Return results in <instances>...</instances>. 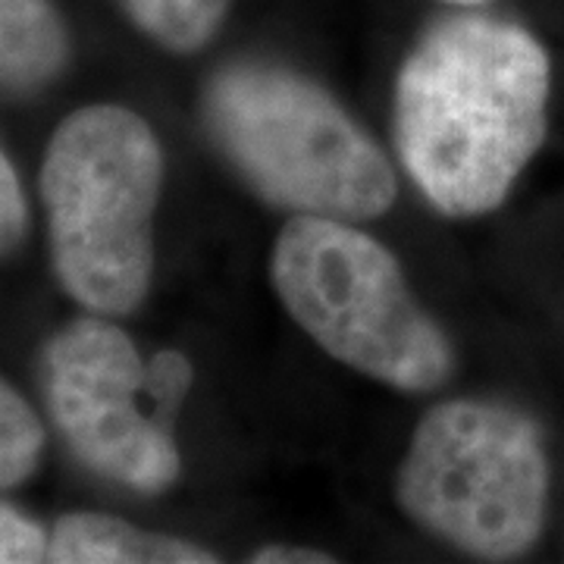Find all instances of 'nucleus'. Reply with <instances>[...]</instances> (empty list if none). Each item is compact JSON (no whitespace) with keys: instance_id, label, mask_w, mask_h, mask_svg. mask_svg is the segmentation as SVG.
I'll list each match as a JSON object with an SVG mask.
<instances>
[{"instance_id":"11","label":"nucleus","mask_w":564,"mask_h":564,"mask_svg":"<svg viewBox=\"0 0 564 564\" xmlns=\"http://www.w3.org/2000/svg\"><path fill=\"white\" fill-rule=\"evenodd\" d=\"M51 536L25 511L0 502V564L47 562Z\"/></svg>"},{"instance_id":"10","label":"nucleus","mask_w":564,"mask_h":564,"mask_svg":"<svg viewBox=\"0 0 564 564\" xmlns=\"http://www.w3.org/2000/svg\"><path fill=\"white\" fill-rule=\"evenodd\" d=\"M44 452V423L35 408L0 377V489L25 484Z\"/></svg>"},{"instance_id":"13","label":"nucleus","mask_w":564,"mask_h":564,"mask_svg":"<svg viewBox=\"0 0 564 564\" xmlns=\"http://www.w3.org/2000/svg\"><path fill=\"white\" fill-rule=\"evenodd\" d=\"M192 364L182 351H161L154 355V361L148 364V383H144V395L154 399L161 414L176 411L185 392L192 389Z\"/></svg>"},{"instance_id":"12","label":"nucleus","mask_w":564,"mask_h":564,"mask_svg":"<svg viewBox=\"0 0 564 564\" xmlns=\"http://www.w3.org/2000/svg\"><path fill=\"white\" fill-rule=\"evenodd\" d=\"M29 236V204L17 176V166L10 163L7 151L0 148V261L17 254Z\"/></svg>"},{"instance_id":"9","label":"nucleus","mask_w":564,"mask_h":564,"mask_svg":"<svg viewBox=\"0 0 564 564\" xmlns=\"http://www.w3.org/2000/svg\"><path fill=\"white\" fill-rule=\"evenodd\" d=\"M232 0H120L126 17L173 54H195L220 32Z\"/></svg>"},{"instance_id":"2","label":"nucleus","mask_w":564,"mask_h":564,"mask_svg":"<svg viewBox=\"0 0 564 564\" xmlns=\"http://www.w3.org/2000/svg\"><path fill=\"white\" fill-rule=\"evenodd\" d=\"M204 126L263 202L299 217L367 223L395 204L399 180L383 148L323 85L276 63L214 73Z\"/></svg>"},{"instance_id":"7","label":"nucleus","mask_w":564,"mask_h":564,"mask_svg":"<svg viewBox=\"0 0 564 564\" xmlns=\"http://www.w3.org/2000/svg\"><path fill=\"white\" fill-rule=\"evenodd\" d=\"M54 564H214L204 545L166 533H148L113 514L76 511L63 514L51 530Z\"/></svg>"},{"instance_id":"6","label":"nucleus","mask_w":564,"mask_h":564,"mask_svg":"<svg viewBox=\"0 0 564 564\" xmlns=\"http://www.w3.org/2000/svg\"><path fill=\"white\" fill-rule=\"evenodd\" d=\"M144 383L135 343L101 314L63 326L41 351V392L69 452L110 484L161 496L182 458L166 423L141 411Z\"/></svg>"},{"instance_id":"14","label":"nucleus","mask_w":564,"mask_h":564,"mask_svg":"<svg viewBox=\"0 0 564 564\" xmlns=\"http://www.w3.org/2000/svg\"><path fill=\"white\" fill-rule=\"evenodd\" d=\"M254 564H333L336 558L317 552V549H299V545H267L251 555Z\"/></svg>"},{"instance_id":"3","label":"nucleus","mask_w":564,"mask_h":564,"mask_svg":"<svg viewBox=\"0 0 564 564\" xmlns=\"http://www.w3.org/2000/svg\"><path fill=\"white\" fill-rule=\"evenodd\" d=\"M161 141L120 104H88L54 129L41 161L51 263L88 314L126 317L154 276Z\"/></svg>"},{"instance_id":"15","label":"nucleus","mask_w":564,"mask_h":564,"mask_svg":"<svg viewBox=\"0 0 564 564\" xmlns=\"http://www.w3.org/2000/svg\"><path fill=\"white\" fill-rule=\"evenodd\" d=\"M443 3H455V7H480L486 0H443Z\"/></svg>"},{"instance_id":"1","label":"nucleus","mask_w":564,"mask_h":564,"mask_svg":"<svg viewBox=\"0 0 564 564\" xmlns=\"http://www.w3.org/2000/svg\"><path fill=\"white\" fill-rule=\"evenodd\" d=\"M552 63L518 22H436L395 79L392 132L404 173L443 217L496 210L543 148Z\"/></svg>"},{"instance_id":"8","label":"nucleus","mask_w":564,"mask_h":564,"mask_svg":"<svg viewBox=\"0 0 564 564\" xmlns=\"http://www.w3.org/2000/svg\"><path fill=\"white\" fill-rule=\"evenodd\" d=\"M73 41L54 0H0V91L35 95L57 82Z\"/></svg>"},{"instance_id":"4","label":"nucleus","mask_w":564,"mask_h":564,"mask_svg":"<svg viewBox=\"0 0 564 564\" xmlns=\"http://www.w3.org/2000/svg\"><path fill=\"white\" fill-rule=\"evenodd\" d=\"M273 292L323 351L370 380L433 392L445 386L455 351L395 254L355 223L292 217L270 258Z\"/></svg>"},{"instance_id":"5","label":"nucleus","mask_w":564,"mask_h":564,"mask_svg":"<svg viewBox=\"0 0 564 564\" xmlns=\"http://www.w3.org/2000/svg\"><path fill=\"white\" fill-rule=\"evenodd\" d=\"M395 499L408 521L474 558H521L549 508L543 433L508 404H436L411 436Z\"/></svg>"}]
</instances>
